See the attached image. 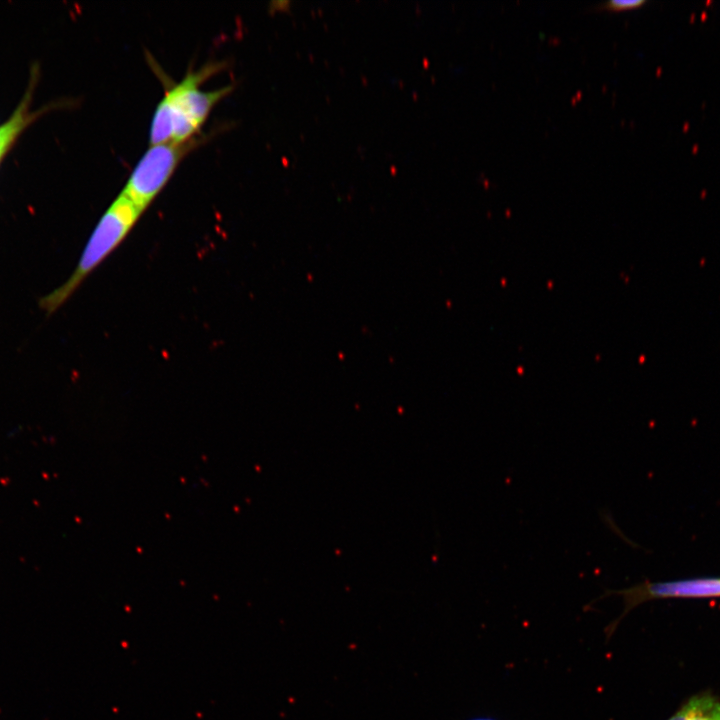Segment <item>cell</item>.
Returning <instances> with one entry per match:
<instances>
[{
    "label": "cell",
    "instance_id": "obj_1",
    "mask_svg": "<svg viewBox=\"0 0 720 720\" xmlns=\"http://www.w3.org/2000/svg\"><path fill=\"white\" fill-rule=\"evenodd\" d=\"M222 67V63H208L189 71L165 92L152 117L150 145L184 143L197 136L213 107L233 89V85L210 91L200 88Z\"/></svg>",
    "mask_w": 720,
    "mask_h": 720
},
{
    "label": "cell",
    "instance_id": "obj_2",
    "mask_svg": "<svg viewBox=\"0 0 720 720\" xmlns=\"http://www.w3.org/2000/svg\"><path fill=\"white\" fill-rule=\"evenodd\" d=\"M142 213L139 207L120 193L98 221L71 276L41 299V308L52 313L63 305L92 271L120 245Z\"/></svg>",
    "mask_w": 720,
    "mask_h": 720
},
{
    "label": "cell",
    "instance_id": "obj_3",
    "mask_svg": "<svg viewBox=\"0 0 720 720\" xmlns=\"http://www.w3.org/2000/svg\"><path fill=\"white\" fill-rule=\"evenodd\" d=\"M200 141L194 138L184 143L150 145L132 170L121 193L144 212L165 187L184 156Z\"/></svg>",
    "mask_w": 720,
    "mask_h": 720
},
{
    "label": "cell",
    "instance_id": "obj_4",
    "mask_svg": "<svg viewBox=\"0 0 720 720\" xmlns=\"http://www.w3.org/2000/svg\"><path fill=\"white\" fill-rule=\"evenodd\" d=\"M619 595L623 598L624 611L622 615L611 624L610 633L615 629L616 623L637 605L653 600L665 598H706L720 596V578H696L687 580L650 582L636 584L621 590H609L601 598L609 595Z\"/></svg>",
    "mask_w": 720,
    "mask_h": 720
},
{
    "label": "cell",
    "instance_id": "obj_5",
    "mask_svg": "<svg viewBox=\"0 0 720 720\" xmlns=\"http://www.w3.org/2000/svg\"><path fill=\"white\" fill-rule=\"evenodd\" d=\"M37 71H33L24 96L13 113L0 124V163L14 145L22 132L46 110H32V99L37 81Z\"/></svg>",
    "mask_w": 720,
    "mask_h": 720
},
{
    "label": "cell",
    "instance_id": "obj_6",
    "mask_svg": "<svg viewBox=\"0 0 720 720\" xmlns=\"http://www.w3.org/2000/svg\"><path fill=\"white\" fill-rule=\"evenodd\" d=\"M667 720H720V699L710 693L694 695Z\"/></svg>",
    "mask_w": 720,
    "mask_h": 720
},
{
    "label": "cell",
    "instance_id": "obj_7",
    "mask_svg": "<svg viewBox=\"0 0 720 720\" xmlns=\"http://www.w3.org/2000/svg\"><path fill=\"white\" fill-rule=\"evenodd\" d=\"M642 4H644L643 0H611L603 6L605 9L617 11L639 7Z\"/></svg>",
    "mask_w": 720,
    "mask_h": 720
},
{
    "label": "cell",
    "instance_id": "obj_8",
    "mask_svg": "<svg viewBox=\"0 0 720 720\" xmlns=\"http://www.w3.org/2000/svg\"><path fill=\"white\" fill-rule=\"evenodd\" d=\"M470 720H494V719L480 717V718H474V719H470Z\"/></svg>",
    "mask_w": 720,
    "mask_h": 720
}]
</instances>
